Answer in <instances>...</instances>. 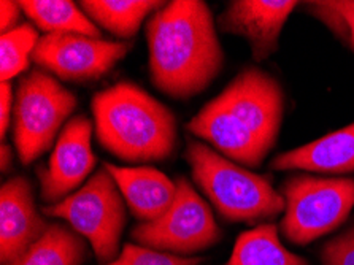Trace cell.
Instances as JSON below:
<instances>
[{"label":"cell","mask_w":354,"mask_h":265,"mask_svg":"<svg viewBox=\"0 0 354 265\" xmlns=\"http://www.w3.org/2000/svg\"><path fill=\"white\" fill-rule=\"evenodd\" d=\"M308 8L310 12H312L316 18L323 21L337 37H340L342 40L350 42V27H348L346 19L343 18L340 10L337 8L335 2H312L308 3Z\"/></svg>","instance_id":"603a6c76"},{"label":"cell","mask_w":354,"mask_h":265,"mask_svg":"<svg viewBox=\"0 0 354 265\" xmlns=\"http://www.w3.org/2000/svg\"><path fill=\"white\" fill-rule=\"evenodd\" d=\"M93 122L83 115L72 118L62 129L50 162L39 172L41 199L55 205L73 194L95 167L91 148Z\"/></svg>","instance_id":"30bf717a"},{"label":"cell","mask_w":354,"mask_h":265,"mask_svg":"<svg viewBox=\"0 0 354 265\" xmlns=\"http://www.w3.org/2000/svg\"><path fill=\"white\" fill-rule=\"evenodd\" d=\"M186 161L197 186L230 223H256L286 208L283 194L266 176L243 169L196 140H187Z\"/></svg>","instance_id":"3957f363"},{"label":"cell","mask_w":354,"mask_h":265,"mask_svg":"<svg viewBox=\"0 0 354 265\" xmlns=\"http://www.w3.org/2000/svg\"><path fill=\"white\" fill-rule=\"evenodd\" d=\"M77 104L73 93L41 70H34L19 81L13 137L23 164H30L51 148Z\"/></svg>","instance_id":"8992f818"},{"label":"cell","mask_w":354,"mask_h":265,"mask_svg":"<svg viewBox=\"0 0 354 265\" xmlns=\"http://www.w3.org/2000/svg\"><path fill=\"white\" fill-rule=\"evenodd\" d=\"M19 12L21 7L18 2H8V0H2V2H0V15H2L0 29H2V35L16 29L15 26L18 24L19 21Z\"/></svg>","instance_id":"d4e9b609"},{"label":"cell","mask_w":354,"mask_h":265,"mask_svg":"<svg viewBox=\"0 0 354 265\" xmlns=\"http://www.w3.org/2000/svg\"><path fill=\"white\" fill-rule=\"evenodd\" d=\"M202 259L180 257L175 254L159 253L149 248L124 245L120 256L105 265H198Z\"/></svg>","instance_id":"44dd1931"},{"label":"cell","mask_w":354,"mask_h":265,"mask_svg":"<svg viewBox=\"0 0 354 265\" xmlns=\"http://www.w3.org/2000/svg\"><path fill=\"white\" fill-rule=\"evenodd\" d=\"M0 135L3 138L10 126V113L13 110V89L8 81H2L0 84Z\"/></svg>","instance_id":"cb8c5ba5"},{"label":"cell","mask_w":354,"mask_h":265,"mask_svg":"<svg viewBox=\"0 0 354 265\" xmlns=\"http://www.w3.org/2000/svg\"><path fill=\"white\" fill-rule=\"evenodd\" d=\"M321 261L323 265H354V224L326 243Z\"/></svg>","instance_id":"7402d4cb"},{"label":"cell","mask_w":354,"mask_h":265,"mask_svg":"<svg viewBox=\"0 0 354 265\" xmlns=\"http://www.w3.org/2000/svg\"><path fill=\"white\" fill-rule=\"evenodd\" d=\"M337 8L340 10L343 18L346 19L348 27H350V43H353L354 48V0H340V2H335Z\"/></svg>","instance_id":"484cf974"},{"label":"cell","mask_w":354,"mask_h":265,"mask_svg":"<svg viewBox=\"0 0 354 265\" xmlns=\"http://www.w3.org/2000/svg\"><path fill=\"white\" fill-rule=\"evenodd\" d=\"M286 208L281 230L289 241L307 245L337 229L354 207V178L296 175L284 181Z\"/></svg>","instance_id":"277c9868"},{"label":"cell","mask_w":354,"mask_h":265,"mask_svg":"<svg viewBox=\"0 0 354 265\" xmlns=\"http://www.w3.org/2000/svg\"><path fill=\"white\" fill-rule=\"evenodd\" d=\"M84 256V243L77 234L61 224H50L45 235L10 265H82Z\"/></svg>","instance_id":"d6986e66"},{"label":"cell","mask_w":354,"mask_h":265,"mask_svg":"<svg viewBox=\"0 0 354 265\" xmlns=\"http://www.w3.org/2000/svg\"><path fill=\"white\" fill-rule=\"evenodd\" d=\"M100 145L126 162L164 161L178 143L176 118L167 107L132 83H118L93 99Z\"/></svg>","instance_id":"7a4b0ae2"},{"label":"cell","mask_w":354,"mask_h":265,"mask_svg":"<svg viewBox=\"0 0 354 265\" xmlns=\"http://www.w3.org/2000/svg\"><path fill=\"white\" fill-rule=\"evenodd\" d=\"M46 216L68 221L78 234L89 240L102 264L115 261L126 226V208L121 191L109 170L95 172L78 191L41 210Z\"/></svg>","instance_id":"5b68a950"},{"label":"cell","mask_w":354,"mask_h":265,"mask_svg":"<svg viewBox=\"0 0 354 265\" xmlns=\"http://www.w3.org/2000/svg\"><path fill=\"white\" fill-rule=\"evenodd\" d=\"M50 224L37 212L28 178L13 176L0 189V262L10 265L39 241Z\"/></svg>","instance_id":"7c38bea8"},{"label":"cell","mask_w":354,"mask_h":265,"mask_svg":"<svg viewBox=\"0 0 354 265\" xmlns=\"http://www.w3.org/2000/svg\"><path fill=\"white\" fill-rule=\"evenodd\" d=\"M0 156H2V159H0V167H2V172H7L13 161V151H12V148H10V145L2 143Z\"/></svg>","instance_id":"4316f807"},{"label":"cell","mask_w":354,"mask_h":265,"mask_svg":"<svg viewBox=\"0 0 354 265\" xmlns=\"http://www.w3.org/2000/svg\"><path fill=\"white\" fill-rule=\"evenodd\" d=\"M226 265H308V262L281 245L275 224H259L239 237Z\"/></svg>","instance_id":"ac0fdd59"},{"label":"cell","mask_w":354,"mask_h":265,"mask_svg":"<svg viewBox=\"0 0 354 265\" xmlns=\"http://www.w3.org/2000/svg\"><path fill=\"white\" fill-rule=\"evenodd\" d=\"M153 84L175 99L201 94L224 64L210 8L201 0L165 3L147 23Z\"/></svg>","instance_id":"6da1fadb"},{"label":"cell","mask_w":354,"mask_h":265,"mask_svg":"<svg viewBox=\"0 0 354 265\" xmlns=\"http://www.w3.org/2000/svg\"><path fill=\"white\" fill-rule=\"evenodd\" d=\"M273 170H305L315 173L354 172V122L312 143L278 154L270 162Z\"/></svg>","instance_id":"9a60e30c"},{"label":"cell","mask_w":354,"mask_h":265,"mask_svg":"<svg viewBox=\"0 0 354 265\" xmlns=\"http://www.w3.org/2000/svg\"><path fill=\"white\" fill-rule=\"evenodd\" d=\"M41 37L30 24H21L7 32L0 39V77L2 81H12L29 68L32 54Z\"/></svg>","instance_id":"ffe728a7"},{"label":"cell","mask_w":354,"mask_h":265,"mask_svg":"<svg viewBox=\"0 0 354 265\" xmlns=\"http://www.w3.org/2000/svg\"><path fill=\"white\" fill-rule=\"evenodd\" d=\"M136 218L143 223L162 216L176 196V181L153 167H118L105 162Z\"/></svg>","instance_id":"5bb4252c"},{"label":"cell","mask_w":354,"mask_h":265,"mask_svg":"<svg viewBox=\"0 0 354 265\" xmlns=\"http://www.w3.org/2000/svg\"><path fill=\"white\" fill-rule=\"evenodd\" d=\"M214 100L237 118L267 149L273 148L283 121L284 94L270 73L257 67L245 68Z\"/></svg>","instance_id":"9c48e42d"},{"label":"cell","mask_w":354,"mask_h":265,"mask_svg":"<svg viewBox=\"0 0 354 265\" xmlns=\"http://www.w3.org/2000/svg\"><path fill=\"white\" fill-rule=\"evenodd\" d=\"M297 5L292 0H234L219 15L218 26L248 40L253 59L261 62L278 50L283 26Z\"/></svg>","instance_id":"8fae6325"},{"label":"cell","mask_w":354,"mask_h":265,"mask_svg":"<svg viewBox=\"0 0 354 265\" xmlns=\"http://www.w3.org/2000/svg\"><path fill=\"white\" fill-rule=\"evenodd\" d=\"M186 129L239 164L259 167L269 154V149L214 99L186 124Z\"/></svg>","instance_id":"4fadbf2b"},{"label":"cell","mask_w":354,"mask_h":265,"mask_svg":"<svg viewBox=\"0 0 354 265\" xmlns=\"http://www.w3.org/2000/svg\"><path fill=\"white\" fill-rule=\"evenodd\" d=\"M82 10L111 34L120 39H131L140 29L149 13H156L164 2L149 0H83Z\"/></svg>","instance_id":"e0dca14e"},{"label":"cell","mask_w":354,"mask_h":265,"mask_svg":"<svg viewBox=\"0 0 354 265\" xmlns=\"http://www.w3.org/2000/svg\"><path fill=\"white\" fill-rule=\"evenodd\" d=\"M221 235L210 207L186 178L176 180V196L167 212L136 226L131 234L143 246L180 254L207 250L216 245Z\"/></svg>","instance_id":"52a82bcc"},{"label":"cell","mask_w":354,"mask_h":265,"mask_svg":"<svg viewBox=\"0 0 354 265\" xmlns=\"http://www.w3.org/2000/svg\"><path fill=\"white\" fill-rule=\"evenodd\" d=\"M19 7L45 34H77L100 39L89 16L68 0H21Z\"/></svg>","instance_id":"2e32d148"},{"label":"cell","mask_w":354,"mask_h":265,"mask_svg":"<svg viewBox=\"0 0 354 265\" xmlns=\"http://www.w3.org/2000/svg\"><path fill=\"white\" fill-rule=\"evenodd\" d=\"M129 51L131 43L106 42L77 34H45L32 59L61 80L84 83L109 73Z\"/></svg>","instance_id":"ba28073f"}]
</instances>
